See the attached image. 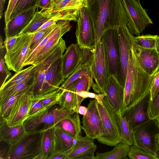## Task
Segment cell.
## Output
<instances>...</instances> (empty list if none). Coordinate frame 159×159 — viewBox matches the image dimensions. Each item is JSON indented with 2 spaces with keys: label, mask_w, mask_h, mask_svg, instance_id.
<instances>
[{
  "label": "cell",
  "mask_w": 159,
  "mask_h": 159,
  "mask_svg": "<svg viewBox=\"0 0 159 159\" xmlns=\"http://www.w3.org/2000/svg\"><path fill=\"white\" fill-rule=\"evenodd\" d=\"M56 24L57 23L43 30L34 33H32L33 34V36L30 41V48L29 50L32 48L37 43L40 41L50 30L53 28L55 26Z\"/></svg>",
  "instance_id": "44"
},
{
  "label": "cell",
  "mask_w": 159,
  "mask_h": 159,
  "mask_svg": "<svg viewBox=\"0 0 159 159\" xmlns=\"http://www.w3.org/2000/svg\"><path fill=\"white\" fill-rule=\"evenodd\" d=\"M81 129L86 135L93 140L97 139L102 134V127L97 100H91L88 105L86 114L83 116Z\"/></svg>",
  "instance_id": "13"
},
{
  "label": "cell",
  "mask_w": 159,
  "mask_h": 159,
  "mask_svg": "<svg viewBox=\"0 0 159 159\" xmlns=\"http://www.w3.org/2000/svg\"><path fill=\"white\" fill-rule=\"evenodd\" d=\"M42 133L29 134L18 144L8 147L6 159H39Z\"/></svg>",
  "instance_id": "7"
},
{
  "label": "cell",
  "mask_w": 159,
  "mask_h": 159,
  "mask_svg": "<svg viewBox=\"0 0 159 159\" xmlns=\"http://www.w3.org/2000/svg\"><path fill=\"white\" fill-rule=\"evenodd\" d=\"M38 7L32 19L19 35L34 33L52 17V8L38 11Z\"/></svg>",
  "instance_id": "27"
},
{
  "label": "cell",
  "mask_w": 159,
  "mask_h": 159,
  "mask_svg": "<svg viewBox=\"0 0 159 159\" xmlns=\"http://www.w3.org/2000/svg\"><path fill=\"white\" fill-rule=\"evenodd\" d=\"M157 35L146 34L135 36V43L137 46L144 48H156Z\"/></svg>",
  "instance_id": "37"
},
{
  "label": "cell",
  "mask_w": 159,
  "mask_h": 159,
  "mask_svg": "<svg viewBox=\"0 0 159 159\" xmlns=\"http://www.w3.org/2000/svg\"><path fill=\"white\" fill-rule=\"evenodd\" d=\"M120 62V82L124 88L129 53L135 43V36L126 26L118 28Z\"/></svg>",
  "instance_id": "12"
},
{
  "label": "cell",
  "mask_w": 159,
  "mask_h": 159,
  "mask_svg": "<svg viewBox=\"0 0 159 159\" xmlns=\"http://www.w3.org/2000/svg\"><path fill=\"white\" fill-rule=\"evenodd\" d=\"M53 152L61 151L69 154L73 149L76 143L77 139L56 126L53 128Z\"/></svg>",
  "instance_id": "25"
},
{
  "label": "cell",
  "mask_w": 159,
  "mask_h": 159,
  "mask_svg": "<svg viewBox=\"0 0 159 159\" xmlns=\"http://www.w3.org/2000/svg\"><path fill=\"white\" fill-rule=\"evenodd\" d=\"M154 75L149 74L143 69L132 47L124 88V108L136 104L150 93Z\"/></svg>",
  "instance_id": "2"
},
{
  "label": "cell",
  "mask_w": 159,
  "mask_h": 159,
  "mask_svg": "<svg viewBox=\"0 0 159 159\" xmlns=\"http://www.w3.org/2000/svg\"><path fill=\"white\" fill-rule=\"evenodd\" d=\"M155 142L156 156L157 159H159V134L155 137Z\"/></svg>",
  "instance_id": "50"
},
{
  "label": "cell",
  "mask_w": 159,
  "mask_h": 159,
  "mask_svg": "<svg viewBox=\"0 0 159 159\" xmlns=\"http://www.w3.org/2000/svg\"><path fill=\"white\" fill-rule=\"evenodd\" d=\"M34 75L11 87L0 91V104L12 95L22 91L34 84Z\"/></svg>",
  "instance_id": "34"
},
{
  "label": "cell",
  "mask_w": 159,
  "mask_h": 159,
  "mask_svg": "<svg viewBox=\"0 0 159 159\" xmlns=\"http://www.w3.org/2000/svg\"><path fill=\"white\" fill-rule=\"evenodd\" d=\"M87 111V107L80 105L78 108V113L79 114L82 115H85Z\"/></svg>",
  "instance_id": "52"
},
{
  "label": "cell",
  "mask_w": 159,
  "mask_h": 159,
  "mask_svg": "<svg viewBox=\"0 0 159 159\" xmlns=\"http://www.w3.org/2000/svg\"><path fill=\"white\" fill-rule=\"evenodd\" d=\"M53 128L42 133L40 155L39 159H48L53 151Z\"/></svg>",
  "instance_id": "33"
},
{
  "label": "cell",
  "mask_w": 159,
  "mask_h": 159,
  "mask_svg": "<svg viewBox=\"0 0 159 159\" xmlns=\"http://www.w3.org/2000/svg\"><path fill=\"white\" fill-rule=\"evenodd\" d=\"M6 0H0V19H1L3 15V11Z\"/></svg>",
  "instance_id": "53"
},
{
  "label": "cell",
  "mask_w": 159,
  "mask_h": 159,
  "mask_svg": "<svg viewBox=\"0 0 159 159\" xmlns=\"http://www.w3.org/2000/svg\"><path fill=\"white\" fill-rule=\"evenodd\" d=\"M93 80L92 87L98 93H105L107 84L111 74L102 36L96 42L91 66Z\"/></svg>",
  "instance_id": "4"
},
{
  "label": "cell",
  "mask_w": 159,
  "mask_h": 159,
  "mask_svg": "<svg viewBox=\"0 0 159 159\" xmlns=\"http://www.w3.org/2000/svg\"><path fill=\"white\" fill-rule=\"evenodd\" d=\"M54 1L53 0H40L36 6L41 9H48L52 8Z\"/></svg>",
  "instance_id": "49"
},
{
  "label": "cell",
  "mask_w": 159,
  "mask_h": 159,
  "mask_svg": "<svg viewBox=\"0 0 159 159\" xmlns=\"http://www.w3.org/2000/svg\"><path fill=\"white\" fill-rule=\"evenodd\" d=\"M47 109L43 106L40 95L34 94L32 104L29 110V116L40 111Z\"/></svg>",
  "instance_id": "42"
},
{
  "label": "cell",
  "mask_w": 159,
  "mask_h": 159,
  "mask_svg": "<svg viewBox=\"0 0 159 159\" xmlns=\"http://www.w3.org/2000/svg\"><path fill=\"white\" fill-rule=\"evenodd\" d=\"M28 134L23 124L10 126L5 120H0V140L6 143L8 146L18 144Z\"/></svg>",
  "instance_id": "23"
},
{
  "label": "cell",
  "mask_w": 159,
  "mask_h": 159,
  "mask_svg": "<svg viewBox=\"0 0 159 159\" xmlns=\"http://www.w3.org/2000/svg\"><path fill=\"white\" fill-rule=\"evenodd\" d=\"M68 154L61 151L52 152L48 157V159H67Z\"/></svg>",
  "instance_id": "48"
},
{
  "label": "cell",
  "mask_w": 159,
  "mask_h": 159,
  "mask_svg": "<svg viewBox=\"0 0 159 159\" xmlns=\"http://www.w3.org/2000/svg\"><path fill=\"white\" fill-rule=\"evenodd\" d=\"M34 96L33 88L18 99L5 120L8 125L23 124L28 117Z\"/></svg>",
  "instance_id": "15"
},
{
  "label": "cell",
  "mask_w": 159,
  "mask_h": 159,
  "mask_svg": "<svg viewBox=\"0 0 159 159\" xmlns=\"http://www.w3.org/2000/svg\"><path fill=\"white\" fill-rule=\"evenodd\" d=\"M52 107L28 117L23 123L27 134L42 133L52 128L61 121L76 112L75 110H66L60 107Z\"/></svg>",
  "instance_id": "3"
},
{
  "label": "cell",
  "mask_w": 159,
  "mask_h": 159,
  "mask_svg": "<svg viewBox=\"0 0 159 159\" xmlns=\"http://www.w3.org/2000/svg\"><path fill=\"white\" fill-rule=\"evenodd\" d=\"M159 93V68L153 75L151 83L150 100H152Z\"/></svg>",
  "instance_id": "45"
},
{
  "label": "cell",
  "mask_w": 159,
  "mask_h": 159,
  "mask_svg": "<svg viewBox=\"0 0 159 159\" xmlns=\"http://www.w3.org/2000/svg\"><path fill=\"white\" fill-rule=\"evenodd\" d=\"M83 54V48L76 44L69 46L62 57V71L64 77L67 78L80 65Z\"/></svg>",
  "instance_id": "20"
},
{
  "label": "cell",
  "mask_w": 159,
  "mask_h": 159,
  "mask_svg": "<svg viewBox=\"0 0 159 159\" xmlns=\"http://www.w3.org/2000/svg\"><path fill=\"white\" fill-rule=\"evenodd\" d=\"M19 35L5 39L4 41V45L6 52H8L12 49Z\"/></svg>",
  "instance_id": "47"
},
{
  "label": "cell",
  "mask_w": 159,
  "mask_h": 159,
  "mask_svg": "<svg viewBox=\"0 0 159 159\" xmlns=\"http://www.w3.org/2000/svg\"><path fill=\"white\" fill-rule=\"evenodd\" d=\"M34 84V83L22 91L12 95L0 104L1 119L4 120H6L18 99L24 93L33 88Z\"/></svg>",
  "instance_id": "35"
},
{
  "label": "cell",
  "mask_w": 159,
  "mask_h": 159,
  "mask_svg": "<svg viewBox=\"0 0 159 159\" xmlns=\"http://www.w3.org/2000/svg\"><path fill=\"white\" fill-rule=\"evenodd\" d=\"M128 157L131 159H157L154 156L133 145L130 146Z\"/></svg>",
  "instance_id": "41"
},
{
  "label": "cell",
  "mask_w": 159,
  "mask_h": 159,
  "mask_svg": "<svg viewBox=\"0 0 159 159\" xmlns=\"http://www.w3.org/2000/svg\"><path fill=\"white\" fill-rule=\"evenodd\" d=\"M37 8H32L11 19L5 25V39L19 35L30 22Z\"/></svg>",
  "instance_id": "22"
},
{
  "label": "cell",
  "mask_w": 159,
  "mask_h": 159,
  "mask_svg": "<svg viewBox=\"0 0 159 159\" xmlns=\"http://www.w3.org/2000/svg\"><path fill=\"white\" fill-rule=\"evenodd\" d=\"M18 0H9L7 9L4 13L5 25L10 20L11 14Z\"/></svg>",
  "instance_id": "46"
},
{
  "label": "cell",
  "mask_w": 159,
  "mask_h": 159,
  "mask_svg": "<svg viewBox=\"0 0 159 159\" xmlns=\"http://www.w3.org/2000/svg\"><path fill=\"white\" fill-rule=\"evenodd\" d=\"M129 20L127 28L133 35H140L146 27L152 22L139 0H123Z\"/></svg>",
  "instance_id": "8"
},
{
  "label": "cell",
  "mask_w": 159,
  "mask_h": 159,
  "mask_svg": "<svg viewBox=\"0 0 159 159\" xmlns=\"http://www.w3.org/2000/svg\"><path fill=\"white\" fill-rule=\"evenodd\" d=\"M93 82L92 77L85 75L74 81L70 84L74 87L77 93L83 91L89 92Z\"/></svg>",
  "instance_id": "38"
},
{
  "label": "cell",
  "mask_w": 159,
  "mask_h": 159,
  "mask_svg": "<svg viewBox=\"0 0 159 159\" xmlns=\"http://www.w3.org/2000/svg\"><path fill=\"white\" fill-rule=\"evenodd\" d=\"M156 48L159 53V36H158V38L156 43Z\"/></svg>",
  "instance_id": "54"
},
{
  "label": "cell",
  "mask_w": 159,
  "mask_h": 159,
  "mask_svg": "<svg viewBox=\"0 0 159 159\" xmlns=\"http://www.w3.org/2000/svg\"><path fill=\"white\" fill-rule=\"evenodd\" d=\"M93 140L86 135L83 137L80 135L67 159H94L97 146Z\"/></svg>",
  "instance_id": "24"
},
{
  "label": "cell",
  "mask_w": 159,
  "mask_h": 159,
  "mask_svg": "<svg viewBox=\"0 0 159 159\" xmlns=\"http://www.w3.org/2000/svg\"><path fill=\"white\" fill-rule=\"evenodd\" d=\"M39 65H32L16 73L0 88V91L11 87L27 79L34 76L37 72Z\"/></svg>",
  "instance_id": "30"
},
{
  "label": "cell",
  "mask_w": 159,
  "mask_h": 159,
  "mask_svg": "<svg viewBox=\"0 0 159 159\" xmlns=\"http://www.w3.org/2000/svg\"><path fill=\"white\" fill-rule=\"evenodd\" d=\"M62 90L60 88L52 92L44 94H41L43 106L46 109H49L56 104H58Z\"/></svg>",
  "instance_id": "40"
},
{
  "label": "cell",
  "mask_w": 159,
  "mask_h": 159,
  "mask_svg": "<svg viewBox=\"0 0 159 159\" xmlns=\"http://www.w3.org/2000/svg\"><path fill=\"white\" fill-rule=\"evenodd\" d=\"M106 95L102 100H96L102 127V134L97 139L103 144L115 146L120 142L121 138Z\"/></svg>",
  "instance_id": "5"
},
{
  "label": "cell",
  "mask_w": 159,
  "mask_h": 159,
  "mask_svg": "<svg viewBox=\"0 0 159 159\" xmlns=\"http://www.w3.org/2000/svg\"><path fill=\"white\" fill-rule=\"evenodd\" d=\"M77 139L81 135V127L79 114L76 112L63 119L55 126Z\"/></svg>",
  "instance_id": "28"
},
{
  "label": "cell",
  "mask_w": 159,
  "mask_h": 159,
  "mask_svg": "<svg viewBox=\"0 0 159 159\" xmlns=\"http://www.w3.org/2000/svg\"><path fill=\"white\" fill-rule=\"evenodd\" d=\"M150 93L139 103L124 108L121 114L127 120L131 130L136 126L149 119L148 108Z\"/></svg>",
  "instance_id": "17"
},
{
  "label": "cell",
  "mask_w": 159,
  "mask_h": 159,
  "mask_svg": "<svg viewBox=\"0 0 159 159\" xmlns=\"http://www.w3.org/2000/svg\"><path fill=\"white\" fill-rule=\"evenodd\" d=\"M39 1L18 0L11 14L10 20L20 13L36 6Z\"/></svg>",
  "instance_id": "39"
},
{
  "label": "cell",
  "mask_w": 159,
  "mask_h": 159,
  "mask_svg": "<svg viewBox=\"0 0 159 159\" xmlns=\"http://www.w3.org/2000/svg\"><path fill=\"white\" fill-rule=\"evenodd\" d=\"M111 74L120 82V62L118 28L106 31L102 36Z\"/></svg>",
  "instance_id": "11"
},
{
  "label": "cell",
  "mask_w": 159,
  "mask_h": 159,
  "mask_svg": "<svg viewBox=\"0 0 159 159\" xmlns=\"http://www.w3.org/2000/svg\"><path fill=\"white\" fill-rule=\"evenodd\" d=\"M132 131L133 145L156 157L155 138L159 134V125L156 119H150Z\"/></svg>",
  "instance_id": "6"
},
{
  "label": "cell",
  "mask_w": 159,
  "mask_h": 159,
  "mask_svg": "<svg viewBox=\"0 0 159 159\" xmlns=\"http://www.w3.org/2000/svg\"><path fill=\"white\" fill-rule=\"evenodd\" d=\"M86 7L93 23L96 42L110 29L128 26L129 20L123 0H88Z\"/></svg>",
  "instance_id": "1"
},
{
  "label": "cell",
  "mask_w": 159,
  "mask_h": 159,
  "mask_svg": "<svg viewBox=\"0 0 159 159\" xmlns=\"http://www.w3.org/2000/svg\"><path fill=\"white\" fill-rule=\"evenodd\" d=\"M62 57L54 61L48 68L41 90L37 95L44 94L57 90L65 81L62 71Z\"/></svg>",
  "instance_id": "18"
},
{
  "label": "cell",
  "mask_w": 159,
  "mask_h": 159,
  "mask_svg": "<svg viewBox=\"0 0 159 159\" xmlns=\"http://www.w3.org/2000/svg\"><path fill=\"white\" fill-rule=\"evenodd\" d=\"M75 33L77 44L82 48H94L96 39L93 23L86 7L79 12Z\"/></svg>",
  "instance_id": "9"
},
{
  "label": "cell",
  "mask_w": 159,
  "mask_h": 159,
  "mask_svg": "<svg viewBox=\"0 0 159 159\" xmlns=\"http://www.w3.org/2000/svg\"><path fill=\"white\" fill-rule=\"evenodd\" d=\"M70 21L61 20L57 23L54 31L44 45L38 51L29 65H37L42 63L55 48L62 36L71 29Z\"/></svg>",
  "instance_id": "14"
},
{
  "label": "cell",
  "mask_w": 159,
  "mask_h": 159,
  "mask_svg": "<svg viewBox=\"0 0 159 159\" xmlns=\"http://www.w3.org/2000/svg\"><path fill=\"white\" fill-rule=\"evenodd\" d=\"M88 0H56L53 2L52 12L79 10L87 7Z\"/></svg>",
  "instance_id": "32"
},
{
  "label": "cell",
  "mask_w": 159,
  "mask_h": 159,
  "mask_svg": "<svg viewBox=\"0 0 159 159\" xmlns=\"http://www.w3.org/2000/svg\"><path fill=\"white\" fill-rule=\"evenodd\" d=\"M58 104L63 110L76 111L77 107V94L72 85L70 84L62 89Z\"/></svg>",
  "instance_id": "29"
},
{
  "label": "cell",
  "mask_w": 159,
  "mask_h": 159,
  "mask_svg": "<svg viewBox=\"0 0 159 159\" xmlns=\"http://www.w3.org/2000/svg\"><path fill=\"white\" fill-rule=\"evenodd\" d=\"M148 114L150 119H156L159 115V93L152 100H150Z\"/></svg>",
  "instance_id": "43"
},
{
  "label": "cell",
  "mask_w": 159,
  "mask_h": 159,
  "mask_svg": "<svg viewBox=\"0 0 159 159\" xmlns=\"http://www.w3.org/2000/svg\"></svg>",
  "instance_id": "57"
},
{
  "label": "cell",
  "mask_w": 159,
  "mask_h": 159,
  "mask_svg": "<svg viewBox=\"0 0 159 159\" xmlns=\"http://www.w3.org/2000/svg\"><path fill=\"white\" fill-rule=\"evenodd\" d=\"M131 146L120 142L111 151L97 152L94 159H126Z\"/></svg>",
  "instance_id": "31"
},
{
  "label": "cell",
  "mask_w": 159,
  "mask_h": 159,
  "mask_svg": "<svg viewBox=\"0 0 159 159\" xmlns=\"http://www.w3.org/2000/svg\"><path fill=\"white\" fill-rule=\"evenodd\" d=\"M132 48L143 69L149 74L154 75L159 68V53L156 48H143L135 43Z\"/></svg>",
  "instance_id": "19"
},
{
  "label": "cell",
  "mask_w": 159,
  "mask_h": 159,
  "mask_svg": "<svg viewBox=\"0 0 159 159\" xmlns=\"http://www.w3.org/2000/svg\"><path fill=\"white\" fill-rule=\"evenodd\" d=\"M110 107L121 138L120 142L132 145L133 144L132 131L127 120L121 115V111H117L110 104Z\"/></svg>",
  "instance_id": "26"
},
{
  "label": "cell",
  "mask_w": 159,
  "mask_h": 159,
  "mask_svg": "<svg viewBox=\"0 0 159 159\" xmlns=\"http://www.w3.org/2000/svg\"><path fill=\"white\" fill-rule=\"evenodd\" d=\"M55 0H54V1H55Z\"/></svg>",
  "instance_id": "56"
},
{
  "label": "cell",
  "mask_w": 159,
  "mask_h": 159,
  "mask_svg": "<svg viewBox=\"0 0 159 159\" xmlns=\"http://www.w3.org/2000/svg\"><path fill=\"white\" fill-rule=\"evenodd\" d=\"M4 45L2 36L0 37V87L6 82L11 75L5 61L4 56L6 51Z\"/></svg>",
  "instance_id": "36"
},
{
  "label": "cell",
  "mask_w": 159,
  "mask_h": 159,
  "mask_svg": "<svg viewBox=\"0 0 159 159\" xmlns=\"http://www.w3.org/2000/svg\"><path fill=\"white\" fill-rule=\"evenodd\" d=\"M105 93L110 104L117 111H121L124 108V87L111 74L107 84Z\"/></svg>",
  "instance_id": "21"
},
{
  "label": "cell",
  "mask_w": 159,
  "mask_h": 159,
  "mask_svg": "<svg viewBox=\"0 0 159 159\" xmlns=\"http://www.w3.org/2000/svg\"><path fill=\"white\" fill-rule=\"evenodd\" d=\"M32 36V34L19 35L12 49L8 52H6L5 61L9 70L17 73L23 69V64L30 49Z\"/></svg>",
  "instance_id": "10"
},
{
  "label": "cell",
  "mask_w": 159,
  "mask_h": 159,
  "mask_svg": "<svg viewBox=\"0 0 159 159\" xmlns=\"http://www.w3.org/2000/svg\"><path fill=\"white\" fill-rule=\"evenodd\" d=\"M66 48V42L61 38L53 50L39 64L38 70L34 75V94H39L48 68L54 61L63 56Z\"/></svg>",
  "instance_id": "16"
},
{
  "label": "cell",
  "mask_w": 159,
  "mask_h": 159,
  "mask_svg": "<svg viewBox=\"0 0 159 159\" xmlns=\"http://www.w3.org/2000/svg\"><path fill=\"white\" fill-rule=\"evenodd\" d=\"M8 149H6V148H1L0 152V159H6Z\"/></svg>",
  "instance_id": "51"
},
{
  "label": "cell",
  "mask_w": 159,
  "mask_h": 159,
  "mask_svg": "<svg viewBox=\"0 0 159 159\" xmlns=\"http://www.w3.org/2000/svg\"><path fill=\"white\" fill-rule=\"evenodd\" d=\"M157 122L159 125V115L156 118Z\"/></svg>",
  "instance_id": "55"
}]
</instances>
